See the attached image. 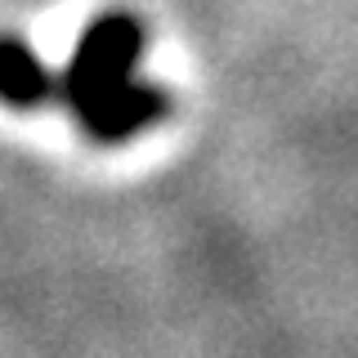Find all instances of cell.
I'll use <instances>...</instances> for the list:
<instances>
[{"label":"cell","mask_w":358,"mask_h":358,"mask_svg":"<svg viewBox=\"0 0 358 358\" xmlns=\"http://www.w3.org/2000/svg\"><path fill=\"white\" fill-rule=\"evenodd\" d=\"M143 59V27L130 14L94 18L81 31L72 59L59 72V99L72 108L81 130L99 143H121L166 117V94L134 81Z\"/></svg>","instance_id":"6da1fadb"},{"label":"cell","mask_w":358,"mask_h":358,"mask_svg":"<svg viewBox=\"0 0 358 358\" xmlns=\"http://www.w3.org/2000/svg\"><path fill=\"white\" fill-rule=\"evenodd\" d=\"M0 99L14 108H41L59 99V76L18 36H0Z\"/></svg>","instance_id":"7a4b0ae2"}]
</instances>
